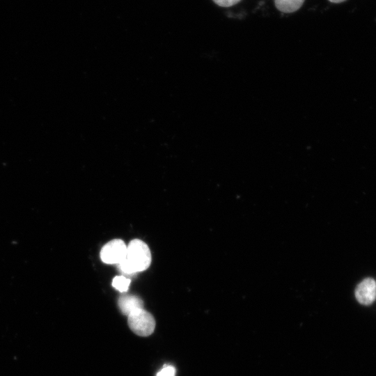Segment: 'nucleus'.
<instances>
[{
	"label": "nucleus",
	"mask_w": 376,
	"mask_h": 376,
	"mask_svg": "<svg viewBox=\"0 0 376 376\" xmlns=\"http://www.w3.org/2000/svg\"><path fill=\"white\" fill-rule=\"evenodd\" d=\"M151 258L148 245L141 240L134 239L127 246L125 258L117 265L123 274L133 275L148 268Z\"/></svg>",
	"instance_id": "1"
},
{
	"label": "nucleus",
	"mask_w": 376,
	"mask_h": 376,
	"mask_svg": "<svg viewBox=\"0 0 376 376\" xmlns=\"http://www.w3.org/2000/svg\"><path fill=\"white\" fill-rule=\"evenodd\" d=\"M127 318L130 328L139 336H148L152 334L155 330V318L143 308L134 311Z\"/></svg>",
	"instance_id": "2"
},
{
	"label": "nucleus",
	"mask_w": 376,
	"mask_h": 376,
	"mask_svg": "<svg viewBox=\"0 0 376 376\" xmlns=\"http://www.w3.org/2000/svg\"><path fill=\"white\" fill-rule=\"evenodd\" d=\"M127 246L120 239H114L104 244L100 251V258L107 264L120 263L126 256Z\"/></svg>",
	"instance_id": "3"
},
{
	"label": "nucleus",
	"mask_w": 376,
	"mask_h": 376,
	"mask_svg": "<svg viewBox=\"0 0 376 376\" xmlns=\"http://www.w3.org/2000/svg\"><path fill=\"white\" fill-rule=\"evenodd\" d=\"M357 300L363 305H370L376 299V282L372 278L363 279L356 288Z\"/></svg>",
	"instance_id": "4"
},
{
	"label": "nucleus",
	"mask_w": 376,
	"mask_h": 376,
	"mask_svg": "<svg viewBox=\"0 0 376 376\" xmlns=\"http://www.w3.org/2000/svg\"><path fill=\"white\" fill-rule=\"evenodd\" d=\"M118 306L124 315L128 316L134 311L143 308V302L138 296L125 295L120 296L118 300Z\"/></svg>",
	"instance_id": "5"
},
{
	"label": "nucleus",
	"mask_w": 376,
	"mask_h": 376,
	"mask_svg": "<svg viewBox=\"0 0 376 376\" xmlns=\"http://www.w3.org/2000/svg\"><path fill=\"white\" fill-rule=\"evenodd\" d=\"M304 0H274L276 8L283 13H292L298 10Z\"/></svg>",
	"instance_id": "6"
},
{
	"label": "nucleus",
	"mask_w": 376,
	"mask_h": 376,
	"mask_svg": "<svg viewBox=\"0 0 376 376\" xmlns=\"http://www.w3.org/2000/svg\"><path fill=\"white\" fill-rule=\"evenodd\" d=\"M130 284V279L125 276H116L113 279L112 285L120 292H127Z\"/></svg>",
	"instance_id": "7"
},
{
	"label": "nucleus",
	"mask_w": 376,
	"mask_h": 376,
	"mask_svg": "<svg viewBox=\"0 0 376 376\" xmlns=\"http://www.w3.org/2000/svg\"><path fill=\"white\" fill-rule=\"evenodd\" d=\"M175 369L173 366H166L161 369L156 376H175Z\"/></svg>",
	"instance_id": "8"
},
{
	"label": "nucleus",
	"mask_w": 376,
	"mask_h": 376,
	"mask_svg": "<svg viewBox=\"0 0 376 376\" xmlns=\"http://www.w3.org/2000/svg\"><path fill=\"white\" fill-rule=\"evenodd\" d=\"M240 0H213L217 5L222 7H229L238 3Z\"/></svg>",
	"instance_id": "9"
},
{
	"label": "nucleus",
	"mask_w": 376,
	"mask_h": 376,
	"mask_svg": "<svg viewBox=\"0 0 376 376\" xmlns=\"http://www.w3.org/2000/svg\"><path fill=\"white\" fill-rule=\"evenodd\" d=\"M331 2H333V3H340V2H343L345 0H329Z\"/></svg>",
	"instance_id": "10"
}]
</instances>
